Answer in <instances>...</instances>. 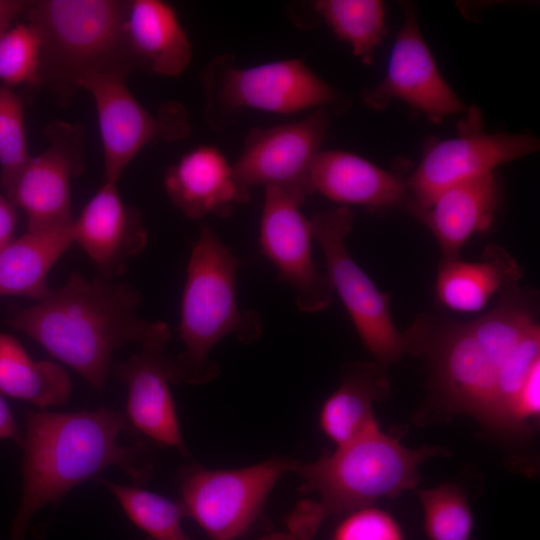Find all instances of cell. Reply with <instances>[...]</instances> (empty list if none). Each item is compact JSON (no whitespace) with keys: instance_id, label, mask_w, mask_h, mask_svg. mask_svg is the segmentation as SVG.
<instances>
[{"instance_id":"19","label":"cell","mask_w":540,"mask_h":540,"mask_svg":"<svg viewBox=\"0 0 540 540\" xmlns=\"http://www.w3.org/2000/svg\"><path fill=\"white\" fill-rule=\"evenodd\" d=\"M312 191L339 203L382 210L409 205L406 181L342 150H321L309 173Z\"/></svg>"},{"instance_id":"14","label":"cell","mask_w":540,"mask_h":540,"mask_svg":"<svg viewBox=\"0 0 540 540\" xmlns=\"http://www.w3.org/2000/svg\"><path fill=\"white\" fill-rule=\"evenodd\" d=\"M302 203L285 190L265 188L260 243L279 279L294 291L298 309L314 313L330 305L334 290L327 272L314 263L312 225L300 210Z\"/></svg>"},{"instance_id":"10","label":"cell","mask_w":540,"mask_h":540,"mask_svg":"<svg viewBox=\"0 0 540 540\" xmlns=\"http://www.w3.org/2000/svg\"><path fill=\"white\" fill-rule=\"evenodd\" d=\"M539 140L528 134L486 133L478 109L471 108L455 138L431 143L406 181L409 207L425 209L441 192L492 173L504 163L539 150Z\"/></svg>"},{"instance_id":"32","label":"cell","mask_w":540,"mask_h":540,"mask_svg":"<svg viewBox=\"0 0 540 540\" xmlns=\"http://www.w3.org/2000/svg\"><path fill=\"white\" fill-rule=\"evenodd\" d=\"M15 226V205L0 196V252L14 239Z\"/></svg>"},{"instance_id":"12","label":"cell","mask_w":540,"mask_h":540,"mask_svg":"<svg viewBox=\"0 0 540 540\" xmlns=\"http://www.w3.org/2000/svg\"><path fill=\"white\" fill-rule=\"evenodd\" d=\"M328 126V115L321 108L298 122L251 130L232 165L242 192L249 196L251 187L263 185L285 190L304 201L313 193L310 168L321 151Z\"/></svg>"},{"instance_id":"1","label":"cell","mask_w":540,"mask_h":540,"mask_svg":"<svg viewBox=\"0 0 540 540\" xmlns=\"http://www.w3.org/2000/svg\"><path fill=\"white\" fill-rule=\"evenodd\" d=\"M402 335L405 352L425 358L441 410L469 415L499 436L530 432L519 419L517 396L540 363L535 294L516 282L479 318L459 323L423 316Z\"/></svg>"},{"instance_id":"29","label":"cell","mask_w":540,"mask_h":540,"mask_svg":"<svg viewBox=\"0 0 540 540\" xmlns=\"http://www.w3.org/2000/svg\"><path fill=\"white\" fill-rule=\"evenodd\" d=\"M31 156L29 155L22 98L11 88L0 86L1 182L8 197Z\"/></svg>"},{"instance_id":"3","label":"cell","mask_w":540,"mask_h":540,"mask_svg":"<svg viewBox=\"0 0 540 540\" xmlns=\"http://www.w3.org/2000/svg\"><path fill=\"white\" fill-rule=\"evenodd\" d=\"M141 301L127 282L89 280L75 271L45 299L12 308L8 322L102 392L114 351L144 335L148 323L136 311Z\"/></svg>"},{"instance_id":"31","label":"cell","mask_w":540,"mask_h":540,"mask_svg":"<svg viewBox=\"0 0 540 540\" xmlns=\"http://www.w3.org/2000/svg\"><path fill=\"white\" fill-rule=\"evenodd\" d=\"M331 540H404V536L390 514L367 506L350 512Z\"/></svg>"},{"instance_id":"6","label":"cell","mask_w":540,"mask_h":540,"mask_svg":"<svg viewBox=\"0 0 540 540\" xmlns=\"http://www.w3.org/2000/svg\"><path fill=\"white\" fill-rule=\"evenodd\" d=\"M239 259L208 226L202 225L192 247L179 324L184 350L171 357V383L206 384L215 379L218 364L210 358L214 346L234 335L251 344L262 333L259 314L240 311L236 296Z\"/></svg>"},{"instance_id":"16","label":"cell","mask_w":540,"mask_h":540,"mask_svg":"<svg viewBox=\"0 0 540 540\" xmlns=\"http://www.w3.org/2000/svg\"><path fill=\"white\" fill-rule=\"evenodd\" d=\"M362 99L376 110L400 99L435 123L464 111L465 105L438 70L413 8L406 10L383 81L363 91Z\"/></svg>"},{"instance_id":"28","label":"cell","mask_w":540,"mask_h":540,"mask_svg":"<svg viewBox=\"0 0 540 540\" xmlns=\"http://www.w3.org/2000/svg\"><path fill=\"white\" fill-rule=\"evenodd\" d=\"M429 540H469L473 515L464 492L452 484L418 491Z\"/></svg>"},{"instance_id":"25","label":"cell","mask_w":540,"mask_h":540,"mask_svg":"<svg viewBox=\"0 0 540 540\" xmlns=\"http://www.w3.org/2000/svg\"><path fill=\"white\" fill-rule=\"evenodd\" d=\"M71 392L72 381L61 365L34 361L17 339L0 332V393L44 410L65 404Z\"/></svg>"},{"instance_id":"35","label":"cell","mask_w":540,"mask_h":540,"mask_svg":"<svg viewBox=\"0 0 540 540\" xmlns=\"http://www.w3.org/2000/svg\"><path fill=\"white\" fill-rule=\"evenodd\" d=\"M258 540H298L292 533L275 532L265 535Z\"/></svg>"},{"instance_id":"20","label":"cell","mask_w":540,"mask_h":540,"mask_svg":"<svg viewBox=\"0 0 540 540\" xmlns=\"http://www.w3.org/2000/svg\"><path fill=\"white\" fill-rule=\"evenodd\" d=\"M499 201V182L492 172L444 190L415 214L436 238L442 260H455L473 234L490 227Z\"/></svg>"},{"instance_id":"34","label":"cell","mask_w":540,"mask_h":540,"mask_svg":"<svg viewBox=\"0 0 540 540\" xmlns=\"http://www.w3.org/2000/svg\"><path fill=\"white\" fill-rule=\"evenodd\" d=\"M20 438L14 416L0 395V439H12L18 443Z\"/></svg>"},{"instance_id":"21","label":"cell","mask_w":540,"mask_h":540,"mask_svg":"<svg viewBox=\"0 0 540 540\" xmlns=\"http://www.w3.org/2000/svg\"><path fill=\"white\" fill-rule=\"evenodd\" d=\"M126 36L138 70L175 77L191 61V42L176 11L165 1H128Z\"/></svg>"},{"instance_id":"24","label":"cell","mask_w":540,"mask_h":540,"mask_svg":"<svg viewBox=\"0 0 540 540\" xmlns=\"http://www.w3.org/2000/svg\"><path fill=\"white\" fill-rule=\"evenodd\" d=\"M73 226V225H72ZM69 228L28 231L0 252V296L41 301L49 296L48 273L74 244Z\"/></svg>"},{"instance_id":"5","label":"cell","mask_w":540,"mask_h":540,"mask_svg":"<svg viewBox=\"0 0 540 540\" xmlns=\"http://www.w3.org/2000/svg\"><path fill=\"white\" fill-rule=\"evenodd\" d=\"M128 1H30L27 19L38 31L39 86L66 107L79 82L93 74L136 70L126 36Z\"/></svg>"},{"instance_id":"9","label":"cell","mask_w":540,"mask_h":540,"mask_svg":"<svg viewBox=\"0 0 540 540\" xmlns=\"http://www.w3.org/2000/svg\"><path fill=\"white\" fill-rule=\"evenodd\" d=\"M353 220V211L342 205L319 212L310 221L333 290L342 300L366 349L376 363L386 368L405 353V341L393 323L388 295L376 287L347 250L345 240Z\"/></svg>"},{"instance_id":"7","label":"cell","mask_w":540,"mask_h":540,"mask_svg":"<svg viewBox=\"0 0 540 540\" xmlns=\"http://www.w3.org/2000/svg\"><path fill=\"white\" fill-rule=\"evenodd\" d=\"M205 116L213 127L224 125L238 112L255 109L294 113L333 104L336 90L299 59L258 66H236L232 55L214 58L202 74Z\"/></svg>"},{"instance_id":"13","label":"cell","mask_w":540,"mask_h":540,"mask_svg":"<svg viewBox=\"0 0 540 540\" xmlns=\"http://www.w3.org/2000/svg\"><path fill=\"white\" fill-rule=\"evenodd\" d=\"M44 135L48 147L31 157L8 197L24 211L28 231L73 225L70 185L84 168L82 125L54 120L46 125Z\"/></svg>"},{"instance_id":"18","label":"cell","mask_w":540,"mask_h":540,"mask_svg":"<svg viewBox=\"0 0 540 540\" xmlns=\"http://www.w3.org/2000/svg\"><path fill=\"white\" fill-rule=\"evenodd\" d=\"M164 185L172 203L191 220L208 214L226 218L234 205L249 200L235 180L232 165L211 146L183 155L166 171Z\"/></svg>"},{"instance_id":"33","label":"cell","mask_w":540,"mask_h":540,"mask_svg":"<svg viewBox=\"0 0 540 540\" xmlns=\"http://www.w3.org/2000/svg\"><path fill=\"white\" fill-rule=\"evenodd\" d=\"M30 1L0 0V35L11 26L13 20L26 12Z\"/></svg>"},{"instance_id":"15","label":"cell","mask_w":540,"mask_h":540,"mask_svg":"<svg viewBox=\"0 0 540 540\" xmlns=\"http://www.w3.org/2000/svg\"><path fill=\"white\" fill-rule=\"evenodd\" d=\"M169 337L166 322L148 323L139 342V352L115 363L113 371L115 377L127 385L126 416L132 427L152 441L175 448L188 457L169 387L171 357L166 352Z\"/></svg>"},{"instance_id":"11","label":"cell","mask_w":540,"mask_h":540,"mask_svg":"<svg viewBox=\"0 0 540 540\" xmlns=\"http://www.w3.org/2000/svg\"><path fill=\"white\" fill-rule=\"evenodd\" d=\"M127 74H93L79 82L94 99L104 153L105 180L117 182L137 153L157 139H178L188 133L186 114L167 107L157 118L131 94Z\"/></svg>"},{"instance_id":"17","label":"cell","mask_w":540,"mask_h":540,"mask_svg":"<svg viewBox=\"0 0 540 540\" xmlns=\"http://www.w3.org/2000/svg\"><path fill=\"white\" fill-rule=\"evenodd\" d=\"M74 243L89 256L98 276L116 279L143 251L148 234L140 211L126 205L117 182L105 180L72 226Z\"/></svg>"},{"instance_id":"26","label":"cell","mask_w":540,"mask_h":540,"mask_svg":"<svg viewBox=\"0 0 540 540\" xmlns=\"http://www.w3.org/2000/svg\"><path fill=\"white\" fill-rule=\"evenodd\" d=\"M315 9L353 54L371 65L386 34L385 6L379 0H320Z\"/></svg>"},{"instance_id":"27","label":"cell","mask_w":540,"mask_h":540,"mask_svg":"<svg viewBox=\"0 0 540 540\" xmlns=\"http://www.w3.org/2000/svg\"><path fill=\"white\" fill-rule=\"evenodd\" d=\"M116 498L129 520L146 534L144 540H193L183 527L185 517L180 502L138 486L121 485L97 477Z\"/></svg>"},{"instance_id":"4","label":"cell","mask_w":540,"mask_h":540,"mask_svg":"<svg viewBox=\"0 0 540 540\" xmlns=\"http://www.w3.org/2000/svg\"><path fill=\"white\" fill-rule=\"evenodd\" d=\"M439 447L409 449L376 425L354 439L324 451L311 463L295 460L292 472L302 480L298 491L318 500H303L289 517V532L309 540L324 518L396 497L420 482L419 466L441 453Z\"/></svg>"},{"instance_id":"22","label":"cell","mask_w":540,"mask_h":540,"mask_svg":"<svg viewBox=\"0 0 540 540\" xmlns=\"http://www.w3.org/2000/svg\"><path fill=\"white\" fill-rule=\"evenodd\" d=\"M384 369L367 362L342 367L339 387L326 399L319 416L322 431L337 446L378 425L373 402L389 393Z\"/></svg>"},{"instance_id":"30","label":"cell","mask_w":540,"mask_h":540,"mask_svg":"<svg viewBox=\"0 0 540 540\" xmlns=\"http://www.w3.org/2000/svg\"><path fill=\"white\" fill-rule=\"evenodd\" d=\"M40 47L39 33L29 22L11 25L0 35L3 86H39Z\"/></svg>"},{"instance_id":"2","label":"cell","mask_w":540,"mask_h":540,"mask_svg":"<svg viewBox=\"0 0 540 540\" xmlns=\"http://www.w3.org/2000/svg\"><path fill=\"white\" fill-rule=\"evenodd\" d=\"M23 451V489L11 526V540H26L33 515L58 503L78 484L94 480L107 467L125 472L134 486L148 482L154 453L142 440L119 443L123 433L134 434L126 415L99 407L93 411L54 413L27 410Z\"/></svg>"},{"instance_id":"8","label":"cell","mask_w":540,"mask_h":540,"mask_svg":"<svg viewBox=\"0 0 540 540\" xmlns=\"http://www.w3.org/2000/svg\"><path fill=\"white\" fill-rule=\"evenodd\" d=\"M295 459L272 457L251 466L212 470L197 464L179 471V501L212 540H235L260 514L278 480L292 472Z\"/></svg>"},{"instance_id":"23","label":"cell","mask_w":540,"mask_h":540,"mask_svg":"<svg viewBox=\"0 0 540 540\" xmlns=\"http://www.w3.org/2000/svg\"><path fill=\"white\" fill-rule=\"evenodd\" d=\"M520 277V268L512 257L499 246L490 245L480 262L442 260L436 295L439 302L451 310L477 312Z\"/></svg>"}]
</instances>
